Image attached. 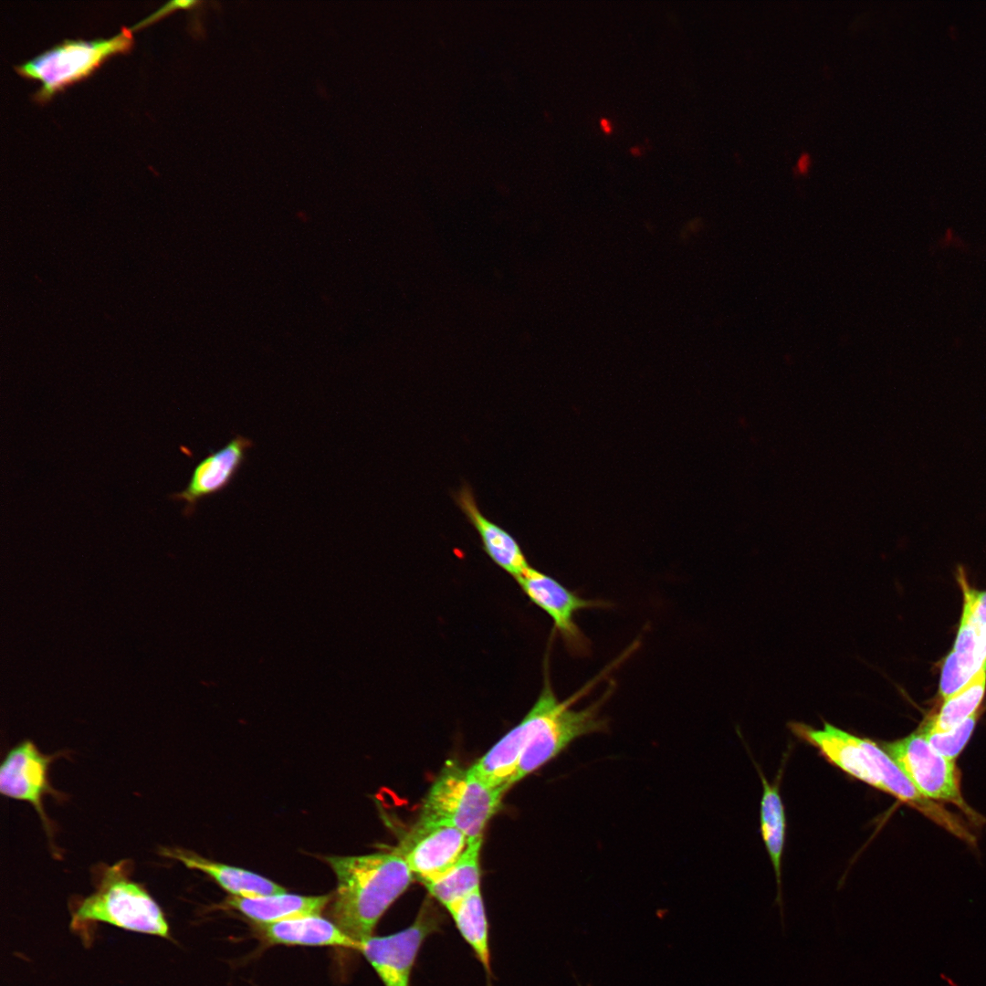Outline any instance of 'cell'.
<instances>
[{
    "mask_svg": "<svg viewBox=\"0 0 986 986\" xmlns=\"http://www.w3.org/2000/svg\"><path fill=\"white\" fill-rule=\"evenodd\" d=\"M467 844V835L454 825L419 818L394 850L403 857L414 878L425 884L452 867Z\"/></svg>",
    "mask_w": 986,
    "mask_h": 986,
    "instance_id": "obj_10",
    "label": "cell"
},
{
    "mask_svg": "<svg viewBox=\"0 0 986 986\" xmlns=\"http://www.w3.org/2000/svg\"><path fill=\"white\" fill-rule=\"evenodd\" d=\"M461 936L469 944L487 971L490 970L488 925L480 888L448 909Z\"/></svg>",
    "mask_w": 986,
    "mask_h": 986,
    "instance_id": "obj_18",
    "label": "cell"
},
{
    "mask_svg": "<svg viewBox=\"0 0 986 986\" xmlns=\"http://www.w3.org/2000/svg\"><path fill=\"white\" fill-rule=\"evenodd\" d=\"M979 653L982 660L986 661V624L979 631Z\"/></svg>",
    "mask_w": 986,
    "mask_h": 986,
    "instance_id": "obj_23",
    "label": "cell"
},
{
    "mask_svg": "<svg viewBox=\"0 0 986 986\" xmlns=\"http://www.w3.org/2000/svg\"><path fill=\"white\" fill-rule=\"evenodd\" d=\"M978 718L977 711L961 724L946 732L923 731L921 729L920 731L934 750L949 760H955L968 743Z\"/></svg>",
    "mask_w": 986,
    "mask_h": 986,
    "instance_id": "obj_20",
    "label": "cell"
},
{
    "mask_svg": "<svg viewBox=\"0 0 986 986\" xmlns=\"http://www.w3.org/2000/svg\"><path fill=\"white\" fill-rule=\"evenodd\" d=\"M631 152H633L634 154H638V153H639V151H638V149H637V148H633V149L631 150Z\"/></svg>",
    "mask_w": 986,
    "mask_h": 986,
    "instance_id": "obj_25",
    "label": "cell"
},
{
    "mask_svg": "<svg viewBox=\"0 0 986 986\" xmlns=\"http://www.w3.org/2000/svg\"><path fill=\"white\" fill-rule=\"evenodd\" d=\"M600 123H601V127L603 128V131L605 133H607V134L611 133L613 128H612V125H611V123L609 122L608 120L602 119Z\"/></svg>",
    "mask_w": 986,
    "mask_h": 986,
    "instance_id": "obj_24",
    "label": "cell"
},
{
    "mask_svg": "<svg viewBox=\"0 0 986 986\" xmlns=\"http://www.w3.org/2000/svg\"><path fill=\"white\" fill-rule=\"evenodd\" d=\"M324 859L337 879L331 917L361 945L372 936L378 921L407 889L414 876L395 850Z\"/></svg>",
    "mask_w": 986,
    "mask_h": 986,
    "instance_id": "obj_1",
    "label": "cell"
},
{
    "mask_svg": "<svg viewBox=\"0 0 986 986\" xmlns=\"http://www.w3.org/2000/svg\"><path fill=\"white\" fill-rule=\"evenodd\" d=\"M811 166V157L808 153H802L797 161L796 171L799 173L804 174L808 172Z\"/></svg>",
    "mask_w": 986,
    "mask_h": 986,
    "instance_id": "obj_22",
    "label": "cell"
},
{
    "mask_svg": "<svg viewBox=\"0 0 986 986\" xmlns=\"http://www.w3.org/2000/svg\"><path fill=\"white\" fill-rule=\"evenodd\" d=\"M959 577L964 593L961 620L969 623L979 631L986 624V592L970 589L965 582L964 576L960 575Z\"/></svg>",
    "mask_w": 986,
    "mask_h": 986,
    "instance_id": "obj_21",
    "label": "cell"
},
{
    "mask_svg": "<svg viewBox=\"0 0 986 986\" xmlns=\"http://www.w3.org/2000/svg\"><path fill=\"white\" fill-rule=\"evenodd\" d=\"M132 45L130 28L110 39L67 40L15 69L23 78L41 82L34 100L46 103L56 92L89 76L108 58L128 52Z\"/></svg>",
    "mask_w": 986,
    "mask_h": 986,
    "instance_id": "obj_5",
    "label": "cell"
},
{
    "mask_svg": "<svg viewBox=\"0 0 986 986\" xmlns=\"http://www.w3.org/2000/svg\"><path fill=\"white\" fill-rule=\"evenodd\" d=\"M454 499L477 530L488 557L513 578L519 579L530 564L517 540L481 512L468 484L454 494Z\"/></svg>",
    "mask_w": 986,
    "mask_h": 986,
    "instance_id": "obj_12",
    "label": "cell"
},
{
    "mask_svg": "<svg viewBox=\"0 0 986 986\" xmlns=\"http://www.w3.org/2000/svg\"><path fill=\"white\" fill-rule=\"evenodd\" d=\"M504 794L482 782L469 768L449 761L425 795L419 818L454 825L468 842L483 839Z\"/></svg>",
    "mask_w": 986,
    "mask_h": 986,
    "instance_id": "obj_4",
    "label": "cell"
},
{
    "mask_svg": "<svg viewBox=\"0 0 986 986\" xmlns=\"http://www.w3.org/2000/svg\"><path fill=\"white\" fill-rule=\"evenodd\" d=\"M252 446V440L236 435L221 449L202 459L194 468L185 488L172 494L170 498L184 502V514L192 515L203 498L223 491L231 484Z\"/></svg>",
    "mask_w": 986,
    "mask_h": 986,
    "instance_id": "obj_11",
    "label": "cell"
},
{
    "mask_svg": "<svg viewBox=\"0 0 986 986\" xmlns=\"http://www.w3.org/2000/svg\"><path fill=\"white\" fill-rule=\"evenodd\" d=\"M59 756V753L45 754L32 740H25L8 751L0 767L1 793L34 807L55 855L58 853L53 844L54 825L46 813L44 799L47 795L58 800L64 797L49 781L50 765Z\"/></svg>",
    "mask_w": 986,
    "mask_h": 986,
    "instance_id": "obj_7",
    "label": "cell"
},
{
    "mask_svg": "<svg viewBox=\"0 0 986 986\" xmlns=\"http://www.w3.org/2000/svg\"><path fill=\"white\" fill-rule=\"evenodd\" d=\"M131 862L100 864L94 868L95 890L72 911L71 927L88 928L108 923L127 930L169 937V926L159 905L131 876Z\"/></svg>",
    "mask_w": 986,
    "mask_h": 986,
    "instance_id": "obj_3",
    "label": "cell"
},
{
    "mask_svg": "<svg viewBox=\"0 0 986 986\" xmlns=\"http://www.w3.org/2000/svg\"><path fill=\"white\" fill-rule=\"evenodd\" d=\"M986 689V666H984L961 690L945 700L939 711L926 722L921 729L931 732H946L953 729L977 712Z\"/></svg>",
    "mask_w": 986,
    "mask_h": 986,
    "instance_id": "obj_19",
    "label": "cell"
},
{
    "mask_svg": "<svg viewBox=\"0 0 986 986\" xmlns=\"http://www.w3.org/2000/svg\"><path fill=\"white\" fill-rule=\"evenodd\" d=\"M880 746L924 796L952 802L970 819L980 821L961 796L955 760L934 750L920 730Z\"/></svg>",
    "mask_w": 986,
    "mask_h": 986,
    "instance_id": "obj_6",
    "label": "cell"
},
{
    "mask_svg": "<svg viewBox=\"0 0 986 986\" xmlns=\"http://www.w3.org/2000/svg\"><path fill=\"white\" fill-rule=\"evenodd\" d=\"M762 783L760 801V832L775 874L777 884L776 903L779 905L781 928L784 932V910L781 891V861L785 843L786 816L780 793V782H769L759 771Z\"/></svg>",
    "mask_w": 986,
    "mask_h": 986,
    "instance_id": "obj_16",
    "label": "cell"
},
{
    "mask_svg": "<svg viewBox=\"0 0 986 986\" xmlns=\"http://www.w3.org/2000/svg\"><path fill=\"white\" fill-rule=\"evenodd\" d=\"M439 924L438 913L430 903H425L409 927L387 936H372L361 943L360 951L384 986H410L420 947Z\"/></svg>",
    "mask_w": 986,
    "mask_h": 986,
    "instance_id": "obj_8",
    "label": "cell"
},
{
    "mask_svg": "<svg viewBox=\"0 0 986 986\" xmlns=\"http://www.w3.org/2000/svg\"><path fill=\"white\" fill-rule=\"evenodd\" d=\"M792 732L814 747L832 765L853 778L889 793L917 809L956 836L963 824L940 805L924 796L876 742L824 722L822 729L792 722Z\"/></svg>",
    "mask_w": 986,
    "mask_h": 986,
    "instance_id": "obj_2",
    "label": "cell"
},
{
    "mask_svg": "<svg viewBox=\"0 0 986 986\" xmlns=\"http://www.w3.org/2000/svg\"><path fill=\"white\" fill-rule=\"evenodd\" d=\"M267 940L273 944L333 946L360 950L361 945L335 923L309 915L260 925Z\"/></svg>",
    "mask_w": 986,
    "mask_h": 986,
    "instance_id": "obj_15",
    "label": "cell"
},
{
    "mask_svg": "<svg viewBox=\"0 0 986 986\" xmlns=\"http://www.w3.org/2000/svg\"><path fill=\"white\" fill-rule=\"evenodd\" d=\"M331 899V894L302 896L285 891L255 897L232 896L226 901V905L259 925H264L303 916L320 915Z\"/></svg>",
    "mask_w": 986,
    "mask_h": 986,
    "instance_id": "obj_14",
    "label": "cell"
},
{
    "mask_svg": "<svg viewBox=\"0 0 986 986\" xmlns=\"http://www.w3.org/2000/svg\"><path fill=\"white\" fill-rule=\"evenodd\" d=\"M517 582L530 601L551 618L553 631L561 636L567 649L577 656L585 655L590 643L576 624L574 616L583 609L607 607V602L584 599L531 566Z\"/></svg>",
    "mask_w": 986,
    "mask_h": 986,
    "instance_id": "obj_9",
    "label": "cell"
},
{
    "mask_svg": "<svg viewBox=\"0 0 986 986\" xmlns=\"http://www.w3.org/2000/svg\"><path fill=\"white\" fill-rule=\"evenodd\" d=\"M481 844L482 839L468 842L467 847L452 867L424 884L430 895L446 909L480 888Z\"/></svg>",
    "mask_w": 986,
    "mask_h": 986,
    "instance_id": "obj_17",
    "label": "cell"
},
{
    "mask_svg": "<svg viewBox=\"0 0 986 986\" xmlns=\"http://www.w3.org/2000/svg\"><path fill=\"white\" fill-rule=\"evenodd\" d=\"M160 854L181 862L190 869L206 874L233 897H255L286 891L283 886L261 875L212 861L192 851L162 847Z\"/></svg>",
    "mask_w": 986,
    "mask_h": 986,
    "instance_id": "obj_13",
    "label": "cell"
}]
</instances>
